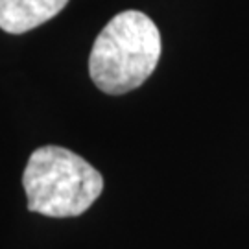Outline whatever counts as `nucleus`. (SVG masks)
<instances>
[{"mask_svg": "<svg viewBox=\"0 0 249 249\" xmlns=\"http://www.w3.org/2000/svg\"><path fill=\"white\" fill-rule=\"evenodd\" d=\"M160 50V32L155 22L142 11H122L107 22L92 45L90 80L106 94H125L153 74Z\"/></svg>", "mask_w": 249, "mask_h": 249, "instance_id": "1", "label": "nucleus"}, {"mask_svg": "<svg viewBox=\"0 0 249 249\" xmlns=\"http://www.w3.org/2000/svg\"><path fill=\"white\" fill-rule=\"evenodd\" d=\"M22 187L32 213L48 218H74L100 197L104 178L78 153L48 144L30 155Z\"/></svg>", "mask_w": 249, "mask_h": 249, "instance_id": "2", "label": "nucleus"}, {"mask_svg": "<svg viewBox=\"0 0 249 249\" xmlns=\"http://www.w3.org/2000/svg\"><path fill=\"white\" fill-rule=\"evenodd\" d=\"M69 0H0V30L20 36L48 22Z\"/></svg>", "mask_w": 249, "mask_h": 249, "instance_id": "3", "label": "nucleus"}]
</instances>
